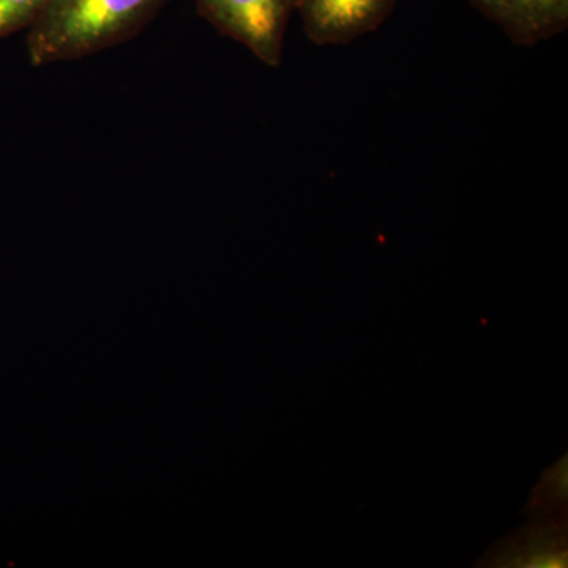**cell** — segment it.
<instances>
[{"instance_id": "6da1fadb", "label": "cell", "mask_w": 568, "mask_h": 568, "mask_svg": "<svg viewBox=\"0 0 568 568\" xmlns=\"http://www.w3.org/2000/svg\"><path fill=\"white\" fill-rule=\"evenodd\" d=\"M168 0H50L26 36L33 67L81 61L140 36Z\"/></svg>"}, {"instance_id": "7a4b0ae2", "label": "cell", "mask_w": 568, "mask_h": 568, "mask_svg": "<svg viewBox=\"0 0 568 568\" xmlns=\"http://www.w3.org/2000/svg\"><path fill=\"white\" fill-rule=\"evenodd\" d=\"M203 20L237 41L257 61L276 69L282 63L284 36L297 0H194Z\"/></svg>"}, {"instance_id": "277c9868", "label": "cell", "mask_w": 568, "mask_h": 568, "mask_svg": "<svg viewBox=\"0 0 568 568\" xmlns=\"http://www.w3.org/2000/svg\"><path fill=\"white\" fill-rule=\"evenodd\" d=\"M470 3L521 47L555 39L568 28V0H470Z\"/></svg>"}, {"instance_id": "5b68a950", "label": "cell", "mask_w": 568, "mask_h": 568, "mask_svg": "<svg viewBox=\"0 0 568 568\" xmlns=\"http://www.w3.org/2000/svg\"><path fill=\"white\" fill-rule=\"evenodd\" d=\"M50 0H0V40L28 31Z\"/></svg>"}, {"instance_id": "3957f363", "label": "cell", "mask_w": 568, "mask_h": 568, "mask_svg": "<svg viewBox=\"0 0 568 568\" xmlns=\"http://www.w3.org/2000/svg\"><path fill=\"white\" fill-rule=\"evenodd\" d=\"M398 0H297L304 31L320 47L346 44L376 31Z\"/></svg>"}]
</instances>
